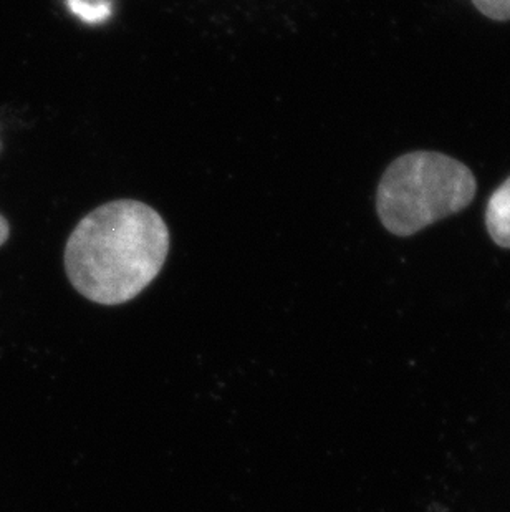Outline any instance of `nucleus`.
<instances>
[{
    "instance_id": "nucleus-5",
    "label": "nucleus",
    "mask_w": 510,
    "mask_h": 512,
    "mask_svg": "<svg viewBox=\"0 0 510 512\" xmlns=\"http://www.w3.org/2000/svg\"><path fill=\"white\" fill-rule=\"evenodd\" d=\"M472 4L489 19L497 22L510 20V0H472Z\"/></svg>"
},
{
    "instance_id": "nucleus-6",
    "label": "nucleus",
    "mask_w": 510,
    "mask_h": 512,
    "mask_svg": "<svg viewBox=\"0 0 510 512\" xmlns=\"http://www.w3.org/2000/svg\"><path fill=\"white\" fill-rule=\"evenodd\" d=\"M9 236V223H7V219H5L4 216H0V246H4L7 239H9Z\"/></svg>"
},
{
    "instance_id": "nucleus-1",
    "label": "nucleus",
    "mask_w": 510,
    "mask_h": 512,
    "mask_svg": "<svg viewBox=\"0 0 510 512\" xmlns=\"http://www.w3.org/2000/svg\"><path fill=\"white\" fill-rule=\"evenodd\" d=\"M171 234L161 214L136 199L93 209L65 246V271L78 294L100 305L135 299L159 276Z\"/></svg>"
},
{
    "instance_id": "nucleus-2",
    "label": "nucleus",
    "mask_w": 510,
    "mask_h": 512,
    "mask_svg": "<svg viewBox=\"0 0 510 512\" xmlns=\"http://www.w3.org/2000/svg\"><path fill=\"white\" fill-rule=\"evenodd\" d=\"M476 191V176L461 161L436 151H413L396 158L381 176L376 211L386 231L408 237L461 213Z\"/></svg>"
},
{
    "instance_id": "nucleus-4",
    "label": "nucleus",
    "mask_w": 510,
    "mask_h": 512,
    "mask_svg": "<svg viewBox=\"0 0 510 512\" xmlns=\"http://www.w3.org/2000/svg\"><path fill=\"white\" fill-rule=\"evenodd\" d=\"M68 7L72 9L73 14L90 24L103 22L110 15V5L106 4H88L85 0H68Z\"/></svg>"
},
{
    "instance_id": "nucleus-3",
    "label": "nucleus",
    "mask_w": 510,
    "mask_h": 512,
    "mask_svg": "<svg viewBox=\"0 0 510 512\" xmlns=\"http://www.w3.org/2000/svg\"><path fill=\"white\" fill-rule=\"evenodd\" d=\"M486 228L497 246L510 249V178H507L489 198Z\"/></svg>"
}]
</instances>
